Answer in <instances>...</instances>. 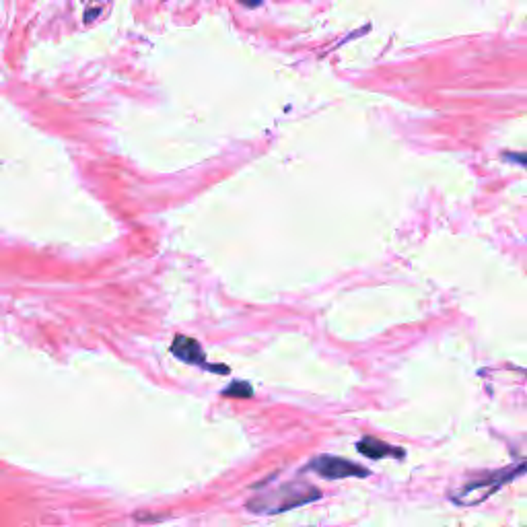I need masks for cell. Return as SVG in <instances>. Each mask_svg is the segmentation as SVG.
Masks as SVG:
<instances>
[{
  "instance_id": "obj_4",
  "label": "cell",
  "mask_w": 527,
  "mask_h": 527,
  "mask_svg": "<svg viewBox=\"0 0 527 527\" xmlns=\"http://www.w3.org/2000/svg\"><path fill=\"white\" fill-rule=\"evenodd\" d=\"M171 353L182 359L184 363L188 365H198L202 369H208V371H221V373H227V367H213V365H206V357H204V350L202 346L188 338V336H175L173 344H171Z\"/></svg>"
},
{
  "instance_id": "obj_1",
  "label": "cell",
  "mask_w": 527,
  "mask_h": 527,
  "mask_svg": "<svg viewBox=\"0 0 527 527\" xmlns=\"http://www.w3.org/2000/svg\"><path fill=\"white\" fill-rule=\"evenodd\" d=\"M320 497L322 493L315 486H309L305 482H291L270 490V493L258 495L248 503V509L258 515H276L307 505L311 501H318Z\"/></svg>"
},
{
  "instance_id": "obj_2",
  "label": "cell",
  "mask_w": 527,
  "mask_h": 527,
  "mask_svg": "<svg viewBox=\"0 0 527 527\" xmlns=\"http://www.w3.org/2000/svg\"><path fill=\"white\" fill-rule=\"evenodd\" d=\"M525 466L519 464L517 468H505L501 472H493L488 476L476 478L472 482H468L466 486L453 490L451 493V501L455 505H464V507H472V505H480L484 503L490 495H495L499 488H503L507 482L515 480V476L523 474Z\"/></svg>"
},
{
  "instance_id": "obj_5",
  "label": "cell",
  "mask_w": 527,
  "mask_h": 527,
  "mask_svg": "<svg viewBox=\"0 0 527 527\" xmlns=\"http://www.w3.org/2000/svg\"><path fill=\"white\" fill-rule=\"evenodd\" d=\"M357 449L367 455V458L371 460H381V458H388V455H398V458H404V451L398 449V447H392L385 441H379V439H373V437H365L363 441H359Z\"/></svg>"
},
{
  "instance_id": "obj_6",
  "label": "cell",
  "mask_w": 527,
  "mask_h": 527,
  "mask_svg": "<svg viewBox=\"0 0 527 527\" xmlns=\"http://www.w3.org/2000/svg\"><path fill=\"white\" fill-rule=\"evenodd\" d=\"M223 394L233 396V398H252L254 390H252V385H248L245 381H235Z\"/></svg>"
},
{
  "instance_id": "obj_3",
  "label": "cell",
  "mask_w": 527,
  "mask_h": 527,
  "mask_svg": "<svg viewBox=\"0 0 527 527\" xmlns=\"http://www.w3.org/2000/svg\"><path fill=\"white\" fill-rule=\"evenodd\" d=\"M309 472L320 474L326 480H342V478H365L369 476V470L348 462L344 458H336V455H320L307 464Z\"/></svg>"
},
{
  "instance_id": "obj_7",
  "label": "cell",
  "mask_w": 527,
  "mask_h": 527,
  "mask_svg": "<svg viewBox=\"0 0 527 527\" xmlns=\"http://www.w3.org/2000/svg\"><path fill=\"white\" fill-rule=\"evenodd\" d=\"M243 5H248V7H258L260 5V0H241Z\"/></svg>"
}]
</instances>
